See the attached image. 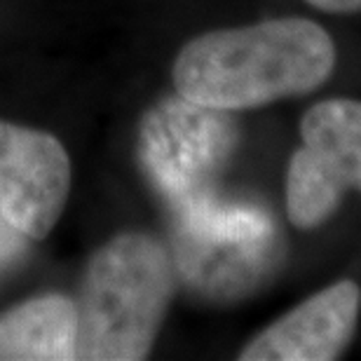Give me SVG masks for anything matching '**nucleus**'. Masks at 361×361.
<instances>
[{"label":"nucleus","instance_id":"1","mask_svg":"<svg viewBox=\"0 0 361 361\" xmlns=\"http://www.w3.org/2000/svg\"><path fill=\"white\" fill-rule=\"evenodd\" d=\"M334 66L336 45L319 24L268 19L190 40L174 61V85L197 104L233 113L312 92Z\"/></svg>","mask_w":361,"mask_h":361},{"label":"nucleus","instance_id":"2","mask_svg":"<svg viewBox=\"0 0 361 361\" xmlns=\"http://www.w3.org/2000/svg\"><path fill=\"white\" fill-rule=\"evenodd\" d=\"M174 291V263L148 235H120L92 258L78 307V355L90 361L148 357Z\"/></svg>","mask_w":361,"mask_h":361},{"label":"nucleus","instance_id":"3","mask_svg":"<svg viewBox=\"0 0 361 361\" xmlns=\"http://www.w3.org/2000/svg\"><path fill=\"white\" fill-rule=\"evenodd\" d=\"M174 263L207 298H237L261 284L279 258V240L265 209L226 202L214 192L174 209Z\"/></svg>","mask_w":361,"mask_h":361},{"label":"nucleus","instance_id":"4","mask_svg":"<svg viewBox=\"0 0 361 361\" xmlns=\"http://www.w3.org/2000/svg\"><path fill=\"white\" fill-rule=\"evenodd\" d=\"M237 141L240 129L230 111L176 94L146 113L139 155L148 178L176 209L212 192Z\"/></svg>","mask_w":361,"mask_h":361},{"label":"nucleus","instance_id":"5","mask_svg":"<svg viewBox=\"0 0 361 361\" xmlns=\"http://www.w3.org/2000/svg\"><path fill=\"white\" fill-rule=\"evenodd\" d=\"M300 139L286 171V214L310 230L334 216L348 190L361 192V101L312 106L300 120Z\"/></svg>","mask_w":361,"mask_h":361},{"label":"nucleus","instance_id":"6","mask_svg":"<svg viewBox=\"0 0 361 361\" xmlns=\"http://www.w3.org/2000/svg\"><path fill=\"white\" fill-rule=\"evenodd\" d=\"M71 190V160L54 136L0 120V216L28 240L59 221Z\"/></svg>","mask_w":361,"mask_h":361},{"label":"nucleus","instance_id":"7","mask_svg":"<svg viewBox=\"0 0 361 361\" xmlns=\"http://www.w3.org/2000/svg\"><path fill=\"white\" fill-rule=\"evenodd\" d=\"M359 312L361 288L352 279L336 281L258 334L240 359L334 361L355 338Z\"/></svg>","mask_w":361,"mask_h":361},{"label":"nucleus","instance_id":"8","mask_svg":"<svg viewBox=\"0 0 361 361\" xmlns=\"http://www.w3.org/2000/svg\"><path fill=\"white\" fill-rule=\"evenodd\" d=\"M78 355V307L66 295H40L0 317V359L66 361Z\"/></svg>","mask_w":361,"mask_h":361},{"label":"nucleus","instance_id":"9","mask_svg":"<svg viewBox=\"0 0 361 361\" xmlns=\"http://www.w3.org/2000/svg\"><path fill=\"white\" fill-rule=\"evenodd\" d=\"M26 235H21L12 223L0 216V272L17 263L26 251Z\"/></svg>","mask_w":361,"mask_h":361},{"label":"nucleus","instance_id":"10","mask_svg":"<svg viewBox=\"0 0 361 361\" xmlns=\"http://www.w3.org/2000/svg\"><path fill=\"white\" fill-rule=\"evenodd\" d=\"M310 5L324 12H336V14H350L361 10V0H307Z\"/></svg>","mask_w":361,"mask_h":361}]
</instances>
